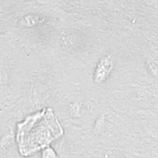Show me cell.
Wrapping results in <instances>:
<instances>
[{
	"mask_svg": "<svg viewBox=\"0 0 158 158\" xmlns=\"http://www.w3.org/2000/svg\"><path fill=\"white\" fill-rule=\"evenodd\" d=\"M0 37V99L16 96L26 82V65L8 40Z\"/></svg>",
	"mask_w": 158,
	"mask_h": 158,
	"instance_id": "obj_1",
	"label": "cell"
}]
</instances>
